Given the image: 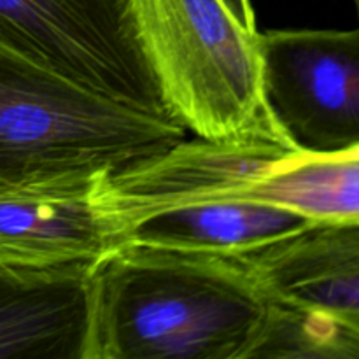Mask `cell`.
Segmentation results:
<instances>
[{
  "label": "cell",
  "instance_id": "cell-12",
  "mask_svg": "<svg viewBox=\"0 0 359 359\" xmlns=\"http://www.w3.org/2000/svg\"><path fill=\"white\" fill-rule=\"evenodd\" d=\"M351 2H353L354 11H356V16H358V20H359V0H351Z\"/></svg>",
  "mask_w": 359,
  "mask_h": 359
},
{
  "label": "cell",
  "instance_id": "cell-11",
  "mask_svg": "<svg viewBox=\"0 0 359 359\" xmlns=\"http://www.w3.org/2000/svg\"><path fill=\"white\" fill-rule=\"evenodd\" d=\"M221 2L226 6V9L230 11L231 16L238 21L244 28L248 30L256 32V18L255 11L249 0H221Z\"/></svg>",
  "mask_w": 359,
  "mask_h": 359
},
{
  "label": "cell",
  "instance_id": "cell-3",
  "mask_svg": "<svg viewBox=\"0 0 359 359\" xmlns=\"http://www.w3.org/2000/svg\"><path fill=\"white\" fill-rule=\"evenodd\" d=\"M186 135L172 116L74 83L0 35V195L93 184Z\"/></svg>",
  "mask_w": 359,
  "mask_h": 359
},
{
  "label": "cell",
  "instance_id": "cell-10",
  "mask_svg": "<svg viewBox=\"0 0 359 359\" xmlns=\"http://www.w3.org/2000/svg\"><path fill=\"white\" fill-rule=\"evenodd\" d=\"M231 195L280 205L318 224H359V146L286 151Z\"/></svg>",
  "mask_w": 359,
  "mask_h": 359
},
{
  "label": "cell",
  "instance_id": "cell-2",
  "mask_svg": "<svg viewBox=\"0 0 359 359\" xmlns=\"http://www.w3.org/2000/svg\"><path fill=\"white\" fill-rule=\"evenodd\" d=\"M286 151L269 140L184 139L98 179L93 202L116 248L242 258L318 224L280 205L231 196Z\"/></svg>",
  "mask_w": 359,
  "mask_h": 359
},
{
  "label": "cell",
  "instance_id": "cell-1",
  "mask_svg": "<svg viewBox=\"0 0 359 359\" xmlns=\"http://www.w3.org/2000/svg\"><path fill=\"white\" fill-rule=\"evenodd\" d=\"M266 312L242 258L121 245L91 270L86 359H249Z\"/></svg>",
  "mask_w": 359,
  "mask_h": 359
},
{
  "label": "cell",
  "instance_id": "cell-5",
  "mask_svg": "<svg viewBox=\"0 0 359 359\" xmlns=\"http://www.w3.org/2000/svg\"><path fill=\"white\" fill-rule=\"evenodd\" d=\"M0 35L74 83L168 114L137 42L128 0H0Z\"/></svg>",
  "mask_w": 359,
  "mask_h": 359
},
{
  "label": "cell",
  "instance_id": "cell-4",
  "mask_svg": "<svg viewBox=\"0 0 359 359\" xmlns=\"http://www.w3.org/2000/svg\"><path fill=\"white\" fill-rule=\"evenodd\" d=\"M128 13L165 109L186 132L294 149L266 104L258 30L221 0H128Z\"/></svg>",
  "mask_w": 359,
  "mask_h": 359
},
{
  "label": "cell",
  "instance_id": "cell-6",
  "mask_svg": "<svg viewBox=\"0 0 359 359\" xmlns=\"http://www.w3.org/2000/svg\"><path fill=\"white\" fill-rule=\"evenodd\" d=\"M263 86L294 149L359 146V27L262 34Z\"/></svg>",
  "mask_w": 359,
  "mask_h": 359
},
{
  "label": "cell",
  "instance_id": "cell-9",
  "mask_svg": "<svg viewBox=\"0 0 359 359\" xmlns=\"http://www.w3.org/2000/svg\"><path fill=\"white\" fill-rule=\"evenodd\" d=\"M93 184L0 195V263L25 269L95 265L116 249Z\"/></svg>",
  "mask_w": 359,
  "mask_h": 359
},
{
  "label": "cell",
  "instance_id": "cell-7",
  "mask_svg": "<svg viewBox=\"0 0 359 359\" xmlns=\"http://www.w3.org/2000/svg\"><path fill=\"white\" fill-rule=\"evenodd\" d=\"M242 259L266 298L325 318L359 359V224H312Z\"/></svg>",
  "mask_w": 359,
  "mask_h": 359
},
{
  "label": "cell",
  "instance_id": "cell-8",
  "mask_svg": "<svg viewBox=\"0 0 359 359\" xmlns=\"http://www.w3.org/2000/svg\"><path fill=\"white\" fill-rule=\"evenodd\" d=\"M91 270L0 263V359H86Z\"/></svg>",
  "mask_w": 359,
  "mask_h": 359
}]
</instances>
